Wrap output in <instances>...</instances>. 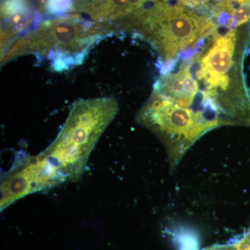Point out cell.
<instances>
[{"label": "cell", "mask_w": 250, "mask_h": 250, "mask_svg": "<svg viewBox=\"0 0 250 250\" xmlns=\"http://www.w3.org/2000/svg\"><path fill=\"white\" fill-rule=\"evenodd\" d=\"M118 111L112 97L73 104L60 132L42 152L66 181L77 182L83 175L93 148Z\"/></svg>", "instance_id": "obj_1"}, {"label": "cell", "mask_w": 250, "mask_h": 250, "mask_svg": "<svg viewBox=\"0 0 250 250\" xmlns=\"http://www.w3.org/2000/svg\"><path fill=\"white\" fill-rule=\"evenodd\" d=\"M111 31L76 17L48 20L14 42L3 62L24 54H33L52 62L56 70L81 63L90 47Z\"/></svg>", "instance_id": "obj_2"}, {"label": "cell", "mask_w": 250, "mask_h": 250, "mask_svg": "<svg viewBox=\"0 0 250 250\" xmlns=\"http://www.w3.org/2000/svg\"><path fill=\"white\" fill-rule=\"evenodd\" d=\"M135 17L166 59L172 58L179 51L215 29L209 18L200 16L183 5L158 1L149 8L139 10Z\"/></svg>", "instance_id": "obj_3"}, {"label": "cell", "mask_w": 250, "mask_h": 250, "mask_svg": "<svg viewBox=\"0 0 250 250\" xmlns=\"http://www.w3.org/2000/svg\"><path fill=\"white\" fill-rule=\"evenodd\" d=\"M66 182L50 159L41 152L16 156L1 182V210L29 194Z\"/></svg>", "instance_id": "obj_4"}, {"label": "cell", "mask_w": 250, "mask_h": 250, "mask_svg": "<svg viewBox=\"0 0 250 250\" xmlns=\"http://www.w3.org/2000/svg\"><path fill=\"white\" fill-rule=\"evenodd\" d=\"M236 33L232 29L227 35L215 39V42L202 59L197 78H203L210 88L225 89L229 84L227 74L232 65Z\"/></svg>", "instance_id": "obj_5"}, {"label": "cell", "mask_w": 250, "mask_h": 250, "mask_svg": "<svg viewBox=\"0 0 250 250\" xmlns=\"http://www.w3.org/2000/svg\"><path fill=\"white\" fill-rule=\"evenodd\" d=\"M198 92V83L189 71V67L163 77L158 83V94L184 108L191 106Z\"/></svg>", "instance_id": "obj_6"}, {"label": "cell", "mask_w": 250, "mask_h": 250, "mask_svg": "<svg viewBox=\"0 0 250 250\" xmlns=\"http://www.w3.org/2000/svg\"><path fill=\"white\" fill-rule=\"evenodd\" d=\"M74 6L76 11L86 14L104 27L106 23L134 14L129 0H75Z\"/></svg>", "instance_id": "obj_7"}, {"label": "cell", "mask_w": 250, "mask_h": 250, "mask_svg": "<svg viewBox=\"0 0 250 250\" xmlns=\"http://www.w3.org/2000/svg\"><path fill=\"white\" fill-rule=\"evenodd\" d=\"M71 0H49L47 11L52 14H62L71 7Z\"/></svg>", "instance_id": "obj_8"}, {"label": "cell", "mask_w": 250, "mask_h": 250, "mask_svg": "<svg viewBox=\"0 0 250 250\" xmlns=\"http://www.w3.org/2000/svg\"><path fill=\"white\" fill-rule=\"evenodd\" d=\"M49 0H27L28 4H31L41 13L47 11V5Z\"/></svg>", "instance_id": "obj_9"}, {"label": "cell", "mask_w": 250, "mask_h": 250, "mask_svg": "<svg viewBox=\"0 0 250 250\" xmlns=\"http://www.w3.org/2000/svg\"><path fill=\"white\" fill-rule=\"evenodd\" d=\"M179 4L183 6H190V7H196L200 4H204L207 0H174Z\"/></svg>", "instance_id": "obj_10"}, {"label": "cell", "mask_w": 250, "mask_h": 250, "mask_svg": "<svg viewBox=\"0 0 250 250\" xmlns=\"http://www.w3.org/2000/svg\"><path fill=\"white\" fill-rule=\"evenodd\" d=\"M202 250H238L233 243H229L227 245H219V246H214L210 247V248H206Z\"/></svg>", "instance_id": "obj_11"}]
</instances>
